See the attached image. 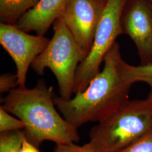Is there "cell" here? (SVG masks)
I'll return each mask as SVG.
<instances>
[{
	"label": "cell",
	"instance_id": "d6986e66",
	"mask_svg": "<svg viewBox=\"0 0 152 152\" xmlns=\"http://www.w3.org/2000/svg\"><path fill=\"white\" fill-rule=\"evenodd\" d=\"M151 1H152V0H151Z\"/></svg>",
	"mask_w": 152,
	"mask_h": 152
},
{
	"label": "cell",
	"instance_id": "4fadbf2b",
	"mask_svg": "<svg viewBox=\"0 0 152 152\" xmlns=\"http://www.w3.org/2000/svg\"><path fill=\"white\" fill-rule=\"evenodd\" d=\"M0 106V132L23 130L24 124L19 119L14 118Z\"/></svg>",
	"mask_w": 152,
	"mask_h": 152
},
{
	"label": "cell",
	"instance_id": "9a60e30c",
	"mask_svg": "<svg viewBox=\"0 0 152 152\" xmlns=\"http://www.w3.org/2000/svg\"><path fill=\"white\" fill-rule=\"evenodd\" d=\"M119 152H152V134Z\"/></svg>",
	"mask_w": 152,
	"mask_h": 152
},
{
	"label": "cell",
	"instance_id": "2e32d148",
	"mask_svg": "<svg viewBox=\"0 0 152 152\" xmlns=\"http://www.w3.org/2000/svg\"><path fill=\"white\" fill-rule=\"evenodd\" d=\"M53 152H94L86 144L79 146L75 143L56 145Z\"/></svg>",
	"mask_w": 152,
	"mask_h": 152
},
{
	"label": "cell",
	"instance_id": "9c48e42d",
	"mask_svg": "<svg viewBox=\"0 0 152 152\" xmlns=\"http://www.w3.org/2000/svg\"><path fill=\"white\" fill-rule=\"evenodd\" d=\"M69 0H39L15 26L26 32L34 31L44 36L51 25L60 18Z\"/></svg>",
	"mask_w": 152,
	"mask_h": 152
},
{
	"label": "cell",
	"instance_id": "e0dca14e",
	"mask_svg": "<svg viewBox=\"0 0 152 152\" xmlns=\"http://www.w3.org/2000/svg\"><path fill=\"white\" fill-rule=\"evenodd\" d=\"M21 152H39L37 147L30 143L25 138L22 144Z\"/></svg>",
	"mask_w": 152,
	"mask_h": 152
},
{
	"label": "cell",
	"instance_id": "8fae6325",
	"mask_svg": "<svg viewBox=\"0 0 152 152\" xmlns=\"http://www.w3.org/2000/svg\"><path fill=\"white\" fill-rule=\"evenodd\" d=\"M125 69L130 81L144 82L149 86L150 91L147 98L152 101V64L132 65L125 62Z\"/></svg>",
	"mask_w": 152,
	"mask_h": 152
},
{
	"label": "cell",
	"instance_id": "ba28073f",
	"mask_svg": "<svg viewBox=\"0 0 152 152\" xmlns=\"http://www.w3.org/2000/svg\"><path fill=\"white\" fill-rule=\"evenodd\" d=\"M107 1L69 0L60 18L83 51L88 54Z\"/></svg>",
	"mask_w": 152,
	"mask_h": 152
},
{
	"label": "cell",
	"instance_id": "6da1fadb",
	"mask_svg": "<svg viewBox=\"0 0 152 152\" xmlns=\"http://www.w3.org/2000/svg\"><path fill=\"white\" fill-rule=\"evenodd\" d=\"M125 62L116 42L104 58L102 71L83 91L68 100L55 94V106L63 117L78 129L87 122L102 121L126 103L133 83L125 71Z\"/></svg>",
	"mask_w": 152,
	"mask_h": 152
},
{
	"label": "cell",
	"instance_id": "52a82bcc",
	"mask_svg": "<svg viewBox=\"0 0 152 152\" xmlns=\"http://www.w3.org/2000/svg\"><path fill=\"white\" fill-rule=\"evenodd\" d=\"M123 33L136 46L140 65L152 64V2L127 0L121 19Z\"/></svg>",
	"mask_w": 152,
	"mask_h": 152
},
{
	"label": "cell",
	"instance_id": "ac0fdd59",
	"mask_svg": "<svg viewBox=\"0 0 152 152\" xmlns=\"http://www.w3.org/2000/svg\"><path fill=\"white\" fill-rule=\"evenodd\" d=\"M103 1H107V0H103Z\"/></svg>",
	"mask_w": 152,
	"mask_h": 152
},
{
	"label": "cell",
	"instance_id": "30bf717a",
	"mask_svg": "<svg viewBox=\"0 0 152 152\" xmlns=\"http://www.w3.org/2000/svg\"><path fill=\"white\" fill-rule=\"evenodd\" d=\"M39 0H0L1 23L15 25L19 19L32 9Z\"/></svg>",
	"mask_w": 152,
	"mask_h": 152
},
{
	"label": "cell",
	"instance_id": "5bb4252c",
	"mask_svg": "<svg viewBox=\"0 0 152 152\" xmlns=\"http://www.w3.org/2000/svg\"><path fill=\"white\" fill-rule=\"evenodd\" d=\"M19 87L18 78L16 73H6L0 77V92L4 94L10 92Z\"/></svg>",
	"mask_w": 152,
	"mask_h": 152
},
{
	"label": "cell",
	"instance_id": "5b68a950",
	"mask_svg": "<svg viewBox=\"0 0 152 152\" xmlns=\"http://www.w3.org/2000/svg\"><path fill=\"white\" fill-rule=\"evenodd\" d=\"M127 0H107L99 22L92 46L76 72L73 94L83 91L100 72L104 58L123 33L121 25L122 12Z\"/></svg>",
	"mask_w": 152,
	"mask_h": 152
},
{
	"label": "cell",
	"instance_id": "7c38bea8",
	"mask_svg": "<svg viewBox=\"0 0 152 152\" xmlns=\"http://www.w3.org/2000/svg\"><path fill=\"white\" fill-rule=\"evenodd\" d=\"M0 152H21L26 138L23 130L0 132Z\"/></svg>",
	"mask_w": 152,
	"mask_h": 152
},
{
	"label": "cell",
	"instance_id": "3957f363",
	"mask_svg": "<svg viewBox=\"0 0 152 152\" xmlns=\"http://www.w3.org/2000/svg\"><path fill=\"white\" fill-rule=\"evenodd\" d=\"M152 134V101L129 100L89 132L94 152H119Z\"/></svg>",
	"mask_w": 152,
	"mask_h": 152
},
{
	"label": "cell",
	"instance_id": "7a4b0ae2",
	"mask_svg": "<svg viewBox=\"0 0 152 152\" xmlns=\"http://www.w3.org/2000/svg\"><path fill=\"white\" fill-rule=\"evenodd\" d=\"M53 87H48L44 79L32 88L18 87L1 99V106L16 115L24 124L26 139L35 147L44 141L56 145L80 141L78 130L56 111Z\"/></svg>",
	"mask_w": 152,
	"mask_h": 152
},
{
	"label": "cell",
	"instance_id": "277c9868",
	"mask_svg": "<svg viewBox=\"0 0 152 152\" xmlns=\"http://www.w3.org/2000/svg\"><path fill=\"white\" fill-rule=\"evenodd\" d=\"M86 56L59 18L55 23L53 38L33 61L31 67L39 75H43L46 68L52 71L58 83L60 97L68 100L73 94L78 66Z\"/></svg>",
	"mask_w": 152,
	"mask_h": 152
},
{
	"label": "cell",
	"instance_id": "8992f818",
	"mask_svg": "<svg viewBox=\"0 0 152 152\" xmlns=\"http://www.w3.org/2000/svg\"><path fill=\"white\" fill-rule=\"evenodd\" d=\"M50 39L44 36H33L15 25L1 23L0 44L14 60L19 87H26L28 71L33 61L46 48Z\"/></svg>",
	"mask_w": 152,
	"mask_h": 152
}]
</instances>
